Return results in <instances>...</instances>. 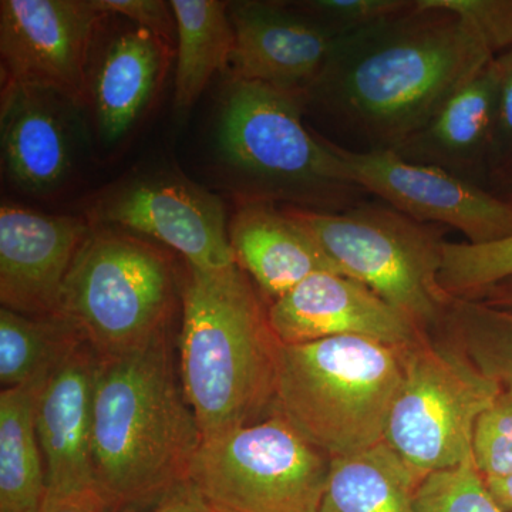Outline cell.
<instances>
[{
  "instance_id": "5b68a950",
  "label": "cell",
  "mask_w": 512,
  "mask_h": 512,
  "mask_svg": "<svg viewBox=\"0 0 512 512\" xmlns=\"http://www.w3.org/2000/svg\"><path fill=\"white\" fill-rule=\"evenodd\" d=\"M305 111V93L232 79L218 140L225 160L244 180L245 201H284L323 212L363 201L362 190L335 174L328 138L306 126Z\"/></svg>"
},
{
  "instance_id": "cb8c5ba5",
  "label": "cell",
  "mask_w": 512,
  "mask_h": 512,
  "mask_svg": "<svg viewBox=\"0 0 512 512\" xmlns=\"http://www.w3.org/2000/svg\"><path fill=\"white\" fill-rule=\"evenodd\" d=\"M441 332L480 372L503 387L512 386V313L473 299L450 298Z\"/></svg>"
},
{
  "instance_id": "5bb4252c",
  "label": "cell",
  "mask_w": 512,
  "mask_h": 512,
  "mask_svg": "<svg viewBox=\"0 0 512 512\" xmlns=\"http://www.w3.org/2000/svg\"><path fill=\"white\" fill-rule=\"evenodd\" d=\"M268 316L282 345L365 336L409 346L426 333L362 282L336 272L309 276L269 303Z\"/></svg>"
},
{
  "instance_id": "e575fe53",
  "label": "cell",
  "mask_w": 512,
  "mask_h": 512,
  "mask_svg": "<svg viewBox=\"0 0 512 512\" xmlns=\"http://www.w3.org/2000/svg\"><path fill=\"white\" fill-rule=\"evenodd\" d=\"M494 500L505 512H512V474L505 477H484Z\"/></svg>"
},
{
  "instance_id": "f546056e",
  "label": "cell",
  "mask_w": 512,
  "mask_h": 512,
  "mask_svg": "<svg viewBox=\"0 0 512 512\" xmlns=\"http://www.w3.org/2000/svg\"><path fill=\"white\" fill-rule=\"evenodd\" d=\"M106 15H119L133 20L138 28L150 30L168 45L177 39V23L170 3L163 0H94Z\"/></svg>"
},
{
  "instance_id": "4fadbf2b",
  "label": "cell",
  "mask_w": 512,
  "mask_h": 512,
  "mask_svg": "<svg viewBox=\"0 0 512 512\" xmlns=\"http://www.w3.org/2000/svg\"><path fill=\"white\" fill-rule=\"evenodd\" d=\"M87 222L3 202L0 302L30 318H56L67 275L90 234Z\"/></svg>"
},
{
  "instance_id": "d4e9b609",
  "label": "cell",
  "mask_w": 512,
  "mask_h": 512,
  "mask_svg": "<svg viewBox=\"0 0 512 512\" xmlns=\"http://www.w3.org/2000/svg\"><path fill=\"white\" fill-rule=\"evenodd\" d=\"M79 339L63 320L39 319L0 309V384L13 389L46 376Z\"/></svg>"
},
{
  "instance_id": "7402d4cb",
  "label": "cell",
  "mask_w": 512,
  "mask_h": 512,
  "mask_svg": "<svg viewBox=\"0 0 512 512\" xmlns=\"http://www.w3.org/2000/svg\"><path fill=\"white\" fill-rule=\"evenodd\" d=\"M420 480L382 441L333 457L318 512H414Z\"/></svg>"
},
{
  "instance_id": "d6a6232c",
  "label": "cell",
  "mask_w": 512,
  "mask_h": 512,
  "mask_svg": "<svg viewBox=\"0 0 512 512\" xmlns=\"http://www.w3.org/2000/svg\"><path fill=\"white\" fill-rule=\"evenodd\" d=\"M37 512H110L99 491L67 495L46 494Z\"/></svg>"
},
{
  "instance_id": "d590c367",
  "label": "cell",
  "mask_w": 512,
  "mask_h": 512,
  "mask_svg": "<svg viewBox=\"0 0 512 512\" xmlns=\"http://www.w3.org/2000/svg\"><path fill=\"white\" fill-rule=\"evenodd\" d=\"M488 190L512 204V174L493 178L488 183Z\"/></svg>"
},
{
  "instance_id": "4dcf8cb0",
  "label": "cell",
  "mask_w": 512,
  "mask_h": 512,
  "mask_svg": "<svg viewBox=\"0 0 512 512\" xmlns=\"http://www.w3.org/2000/svg\"><path fill=\"white\" fill-rule=\"evenodd\" d=\"M494 59L500 74V89L491 144L490 177L512 157V47L498 53Z\"/></svg>"
},
{
  "instance_id": "836d02e7",
  "label": "cell",
  "mask_w": 512,
  "mask_h": 512,
  "mask_svg": "<svg viewBox=\"0 0 512 512\" xmlns=\"http://www.w3.org/2000/svg\"><path fill=\"white\" fill-rule=\"evenodd\" d=\"M461 299H473V301L483 302L485 305L512 313V279L498 282V284L481 289L468 298Z\"/></svg>"
},
{
  "instance_id": "603a6c76",
  "label": "cell",
  "mask_w": 512,
  "mask_h": 512,
  "mask_svg": "<svg viewBox=\"0 0 512 512\" xmlns=\"http://www.w3.org/2000/svg\"><path fill=\"white\" fill-rule=\"evenodd\" d=\"M170 5L177 23L174 107L187 111L200 99L214 73L231 63L234 29L228 3L173 0Z\"/></svg>"
},
{
  "instance_id": "30bf717a",
  "label": "cell",
  "mask_w": 512,
  "mask_h": 512,
  "mask_svg": "<svg viewBox=\"0 0 512 512\" xmlns=\"http://www.w3.org/2000/svg\"><path fill=\"white\" fill-rule=\"evenodd\" d=\"M328 143L340 180L412 220L457 229L473 245L512 237V204L488 188L394 151L350 150L330 138Z\"/></svg>"
},
{
  "instance_id": "2e32d148",
  "label": "cell",
  "mask_w": 512,
  "mask_h": 512,
  "mask_svg": "<svg viewBox=\"0 0 512 512\" xmlns=\"http://www.w3.org/2000/svg\"><path fill=\"white\" fill-rule=\"evenodd\" d=\"M99 357L76 339L46 376L36 427L46 467L47 493L99 491L93 470V409Z\"/></svg>"
},
{
  "instance_id": "ac0fdd59",
  "label": "cell",
  "mask_w": 512,
  "mask_h": 512,
  "mask_svg": "<svg viewBox=\"0 0 512 512\" xmlns=\"http://www.w3.org/2000/svg\"><path fill=\"white\" fill-rule=\"evenodd\" d=\"M235 262L271 303L319 272L338 268L285 208L242 201L228 225Z\"/></svg>"
},
{
  "instance_id": "277c9868",
  "label": "cell",
  "mask_w": 512,
  "mask_h": 512,
  "mask_svg": "<svg viewBox=\"0 0 512 512\" xmlns=\"http://www.w3.org/2000/svg\"><path fill=\"white\" fill-rule=\"evenodd\" d=\"M403 348L365 336L282 345L274 412L330 457L384 440Z\"/></svg>"
},
{
  "instance_id": "44dd1931",
  "label": "cell",
  "mask_w": 512,
  "mask_h": 512,
  "mask_svg": "<svg viewBox=\"0 0 512 512\" xmlns=\"http://www.w3.org/2000/svg\"><path fill=\"white\" fill-rule=\"evenodd\" d=\"M46 376L0 393V512H37L45 501L36 406Z\"/></svg>"
},
{
  "instance_id": "6da1fadb",
  "label": "cell",
  "mask_w": 512,
  "mask_h": 512,
  "mask_svg": "<svg viewBox=\"0 0 512 512\" xmlns=\"http://www.w3.org/2000/svg\"><path fill=\"white\" fill-rule=\"evenodd\" d=\"M493 50L467 16L444 0L340 37L306 93L350 150L396 151L490 62Z\"/></svg>"
},
{
  "instance_id": "e0dca14e",
  "label": "cell",
  "mask_w": 512,
  "mask_h": 512,
  "mask_svg": "<svg viewBox=\"0 0 512 512\" xmlns=\"http://www.w3.org/2000/svg\"><path fill=\"white\" fill-rule=\"evenodd\" d=\"M494 57L394 153L487 188L500 89Z\"/></svg>"
},
{
  "instance_id": "ffe728a7",
  "label": "cell",
  "mask_w": 512,
  "mask_h": 512,
  "mask_svg": "<svg viewBox=\"0 0 512 512\" xmlns=\"http://www.w3.org/2000/svg\"><path fill=\"white\" fill-rule=\"evenodd\" d=\"M171 45L137 28L111 43L93 87L101 134L116 141L136 124L163 79Z\"/></svg>"
},
{
  "instance_id": "9a60e30c",
  "label": "cell",
  "mask_w": 512,
  "mask_h": 512,
  "mask_svg": "<svg viewBox=\"0 0 512 512\" xmlns=\"http://www.w3.org/2000/svg\"><path fill=\"white\" fill-rule=\"evenodd\" d=\"M234 29V79L308 93L338 37L293 3L235 2L228 6Z\"/></svg>"
},
{
  "instance_id": "f1b7e54d",
  "label": "cell",
  "mask_w": 512,
  "mask_h": 512,
  "mask_svg": "<svg viewBox=\"0 0 512 512\" xmlns=\"http://www.w3.org/2000/svg\"><path fill=\"white\" fill-rule=\"evenodd\" d=\"M473 457L484 477L512 474V386L503 387L497 399L477 421Z\"/></svg>"
},
{
  "instance_id": "8fae6325",
  "label": "cell",
  "mask_w": 512,
  "mask_h": 512,
  "mask_svg": "<svg viewBox=\"0 0 512 512\" xmlns=\"http://www.w3.org/2000/svg\"><path fill=\"white\" fill-rule=\"evenodd\" d=\"M106 16L94 0H2L3 86L29 87L82 104L90 46Z\"/></svg>"
},
{
  "instance_id": "d6986e66",
  "label": "cell",
  "mask_w": 512,
  "mask_h": 512,
  "mask_svg": "<svg viewBox=\"0 0 512 512\" xmlns=\"http://www.w3.org/2000/svg\"><path fill=\"white\" fill-rule=\"evenodd\" d=\"M0 136L6 173L30 194H47L63 183L72 167L69 130L55 94L3 86Z\"/></svg>"
},
{
  "instance_id": "7c38bea8",
  "label": "cell",
  "mask_w": 512,
  "mask_h": 512,
  "mask_svg": "<svg viewBox=\"0 0 512 512\" xmlns=\"http://www.w3.org/2000/svg\"><path fill=\"white\" fill-rule=\"evenodd\" d=\"M97 224L156 238L198 269L237 264L220 197L181 175L136 178L107 192L92 210Z\"/></svg>"
},
{
  "instance_id": "83f0119b",
  "label": "cell",
  "mask_w": 512,
  "mask_h": 512,
  "mask_svg": "<svg viewBox=\"0 0 512 512\" xmlns=\"http://www.w3.org/2000/svg\"><path fill=\"white\" fill-rule=\"evenodd\" d=\"M416 3L417 0H306L293 5L340 39L402 15Z\"/></svg>"
},
{
  "instance_id": "9c48e42d",
  "label": "cell",
  "mask_w": 512,
  "mask_h": 512,
  "mask_svg": "<svg viewBox=\"0 0 512 512\" xmlns=\"http://www.w3.org/2000/svg\"><path fill=\"white\" fill-rule=\"evenodd\" d=\"M332 457L282 414L202 440L191 481L212 512H318Z\"/></svg>"
},
{
  "instance_id": "4316f807",
  "label": "cell",
  "mask_w": 512,
  "mask_h": 512,
  "mask_svg": "<svg viewBox=\"0 0 512 512\" xmlns=\"http://www.w3.org/2000/svg\"><path fill=\"white\" fill-rule=\"evenodd\" d=\"M414 512H505L494 500L473 458L420 481Z\"/></svg>"
},
{
  "instance_id": "7a4b0ae2",
  "label": "cell",
  "mask_w": 512,
  "mask_h": 512,
  "mask_svg": "<svg viewBox=\"0 0 512 512\" xmlns=\"http://www.w3.org/2000/svg\"><path fill=\"white\" fill-rule=\"evenodd\" d=\"M201 444L171 333L136 352L99 359L93 470L110 512L154 503L191 481Z\"/></svg>"
},
{
  "instance_id": "8992f818",
  "label": "cell",
  "mask_w": 512,
  "mask_h": 512,
  "mask_svg": "<svg viewBox=\"0 0 512 512\" xmlns=\"http://www.w3.org/2000/svg\"><path fill=\"white\" fill-rule=\"evenodd\" d=\"M178 292L173 259L163 249L92 228L67 275L56 318L99 359L123 356L170 335Z\"/></svg>"
},
{
  "instance_id": "52a82bcc",
  "label": "cell",
  "mask_w": 512,
  "mask_h": 512,
  "mask_svg": "<svg viewBox=\"0 0 512 512\" xmlns=\"http://www.w3.org/2000/svg\"><path fill=\"white\" fill-rule=\"evenodd\" d=\"M340 274L362 282L426 333L440 328L450 296L439 284L444 232L382 201L339 212L285 207Z\"/></svg>"
},
{
  "instance_id": "3957f363",
  "label": "cell",
  "mask_w": 512,
  "mask_h": 512,
  "mask_svg": "<svg viewBox=\"0 0 512 512\" xmlns=\"http://www.w3.org/2000/svg\"><path fill=\"white\" fill-rule=\"evenodd\" d=\"M187 268L178 370L208 440L274 413L282 343L241 266Z\"/></svg>"
},
{
  "instance_id": "8d00e7d4",
  "label": "cell",
  "mask_w": 512,
  "mask_h": 512,
  "mask_svg": "<svg viewBox=\"0 0 512 512\" xmlns=\"http://www.w3.org/2000/svg\"><path fill=\"white\" fill-rule=\"evenodd\" d=\"M510 174H512V157L510 158V160L507 161V163L503 165V167L500 168V170L495 171V173L491 175L490 181L493 180V178L495 177H501V175ZM490 181H488V183H490Z\"/></svg>"
},
{
  "instance_id": "484cf974",
  "label": "cell",
  "mask_w": 512,
  "mask_h": 512,
  "mask_svg": "<svg viewBox=\"0 0 512 512\" xmlns=\"http://www.w3.org/2000/svg\"><path fill=\"white\" fill-rule=\"evenodd\" d=\"M508 279H512V237L481 245L444 244L439 284L450 298H468Z\"/></svg>"
},
{
  "instance_id": "ba28073f",
  "label": "cell",
  "mask_w": 512,
  "mask_h": 512,
  "mask_svg": "<svg viewBox=\"0 0 512 512\" xmlns=\"http://www.w3.org/2000/svg\"><path fill=\"white\" fill-rule=\"evenodd\" d=\"M503 386L441 332L403 348L384 441L419 480L473 458L474 430Z\"/></svg>"
},
{
  "instance_id": "1f68e13d",
  "label": "cell",
  "mask_w": 512,
  "mask_h": 512,
  "mask_svg": "<svg viewBox=\"0 0 512 512\" xmlns=\"http://www.w3.org/2000/svg\"><path fill=\"white\" fill-rule=\"evenodd\" d=\"M119 512H212L192 481L178 485L170 493L143 507Z\"/></svg>"
}]
</instances>
